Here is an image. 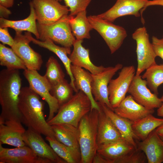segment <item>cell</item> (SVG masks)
Listing matches in <instances>:
<instances>
[{
  "mask_svg": "<svg viewBox=\"0 0 163 163\" xmlns=\"http://www.w3.org/2000/svg\"><path fill=\"white\" fill-rule=\"evenodd\" d=\"M46 139L56 154L66 163H81L79 149L66 145L50 137L46 136Z\"/></svg>",
  "mask_w": 163,
  "mask_h": 163,
  "instance_id": "29",
  "label": "cell"
},
{
  "mask_svg": "<svg viewBox=\"0 0 163 163\" xmlns=\"http://www.w3.org/2000/svg\"><path fill=\"white\" fill-rule=\"evenodd\" d=\"M93 29L102 37L109 47L111 54L120 47L127 36L123 27L98 17L97 15L88 16Z\"/></svg>",
  "mask_w": 163,
  "mask_h": 163,
  "instance_id": "6",
  "label": "cell"
},
{
  "mask_svg": "<svg viewBox=\"0 0 163 163\" xmlns=\"http://www.w3.org/2000/svg\"><path fill=\"white\" fill-rule=\"evenodd\" d=\"M56 139L66 145L80 149L78 127L67 124L51 125Z\"/></svg>",
  "mask_w": 163,
  "mask_h": 163,
  "instance_id": "27",
  "label": "cell"
},
{
  "mask_svg": "<svg viewBox=\"0 0 163 163\" xmlns=\"http://www.w3.org/2000/svg\"><path fill=\"white\" fill-rule=\"evenodd\" d=\"M137 149L123 138L98 148L97 153L106 163H118L125 155Z\"/></svg>",
  "mask_w": 163,
  "mask_h": 163,
  "instance_id": "18",
  "label": "cell"
},
{
  "mask_svg": "<svg viewBox=\"0 0 163 163\" xmlns=\"http://www.w3.org/2000/svg\"><path fill=\"white\" fill-rule=\"evenodd\" d=\"M123 67L122 64L118 63L114 66L106 67L105 70L100 73L92 74L91 91L95 100L97 102L105 104L113 110V109L109 99L108 87L113 77Z\"/></svg>",
  "mask_w": 163,
  "mask_h": 163,
  "instance_id": "11",
  "label": "cell"
},
{
  "mask_svg": "<svg viewBox=\"0 0 163 163\" xmlns=\"http://www.w3.org/2000/svg\"><path fill=\"white\" fill-rule=\"evenodd\" d=\"M136 41L137 66L135 75H139L151 66L156 64L157 57L145 27L137 28L132 35Z\"/></svg>",
  "mask_w": 163,
  "mask_h": 163,
  "instance_id": "7",
  "label": "cell"
},
{
  "mask_svg": "<svg viewBox=\"0 0 163 163\" xmlns=\"http://www.w3.org/2000/svg\"><path fill=\"white\" fill-rule=\"evenodd\" d=\"M0 65L9 70L27 69L23 61L11 48L0 44Z\"/></svg>",
  "mask_w": 163,
  "mask_h": 163,
  "instance_id": "31",
  "label": "cell"
},
{
  "mask_svg": "<svg viewBox=\"0 0 163 163\" xmlns=\"http://www.w3.org/2000/svg\"><path fill=\"white\" fill-rule=\"evenodd\" d=\"M100 110L95 109H91L82 118L78 124L81 163H92L97 153L98 116Z\"/></svg>",
  "mask_w": 163,
  "mask_h": 163,
  "instance_id": "3",
  "label": "cell"
},
{
  "mask_svg": "<svg viewBox=\"0 0 163 163\" xmlns=\"http://www.w3.org/2000/svg\"><path fill=\"white\" fill-rule=\"evenodd\" d=\"M0 41L3 44H7L11 47L14 43V39L10 34L8 27H0Z\"/></svg>",
  "mask_w": 163,
  "mask_h": 163,
  "instance_id": "37",
  "label": "cell"
},
{
  "mask_svg": "<svg viewBox=\"0 0 163 163\" xmlns=\"http://www.w3.org/2000/svg\"><path fill=\"white\" fill-rule=\"evenodd\" d=\"M83 40L76 39L73 46V49L69 58L72 65L88 70L92 74L100 73L106 67L102 66H97L91 61L89 56V50L82 45Z\"/></svg>",
  "mask_w": 163,
  "mask_h": 163,
  "instance_id": "23",
  "label": "cell"
},
{
  "mask_svg": "<svg viewBox=\"0 0 163 163\" xmlns=\"http://www.w3.org/2000/svg\"><path fill=\"white\" fill-rule=\"evenodd\" d=\"M156 131L163 140V123L155 129Z\"/></svg>",
  "mask_w": 163,
  "mask_h": 163,
  "instance_id": "42",
  "label": "cell"
},
{
  "mask_svg": "<svg viewBox=\"0 0 163 163\" xmlns=\"http://www.w3.org/2000/svg\"></svg>",
  "mask_w": 163,
  "mask_h": 163,
  "instance_id": "44",
  "label": "cell"
},
{
  "mask_svg": "<svg viewBox=\"0 0 163 163\" xmlns=\"http://www.w3.org/2000/svg\"><path fill=\"white\" fill-rule=\"evenodd\" d=\"M136 72L133 66L123 67L118 77L110 82L108 87L109 99L113 109L126 97Z\"/></svg>",
  "mask_w": 163,
  "mask_h": 163,
  "instance_id": "10",
  "label": "cell"
},
{
  "mask_svg": "<svg viewBox=\"0 0 163 163\" xmlns=\"http://www.w3.org/2000/svg\"><path fill=\"white\" fill-rule=\"evenodd\" d=\"M97 103L111 120L120 133L122 137L137 149L136 143L135 140L136 138L132 128L133 122L119 116L105 104Z\"/></svg>",
  "mask_w": 163,
  "mask_h": 163,
  "instance_id": "25",
  "label": "cell"
},
{
  "mask_svg": "<svg viewBox=\"0 0 163 163\" xmlns=\"http://www.w3.org/2000/svg\"><path fill=\"white\" fill-rule=\"evenodd\" d=\"M36 20L41 24H51L68 15L69 9L57 0H32Z\"/></svg>",
  "mask_w": 163,
  "mask_h": 163,
  "instance_id": "9",
  "label": "cell"
},
{
  "mask_svg": "<svg viewBox=\"0 0 163 163\" xmlns=\"http://www.w3.org/2000/svg\"><path fill=\"white\" fill-rule=\"evenodd\" d=\"M14 0H0V5L7 8L12 7Z\"/></svg>",
  "mask_w": 163,
  "mask_h": 163,
  "instance_id": "41",
  "label": "cell"
},
{
  "mask_svg": "<svg viewBox=\"0 0 163 163\" xmlns=\"http://www.w3.org/2000/svg\"><path fill=\"white\" fill-rule=\"evenodd\" d=\"M71 70L75 79V85L77 90L82 91L88 97L91 104V109H95L100 110V107L92 93V74L82 68L72 64Z\"/></svg>",
  "mask_w": 163,
  "mask_h": 163,
  "instance_id": "24",
  "label": "cell"
},
{
  "mask_svg": "<svg viewBox=\"0 0 163 163\" xmlns=\"http://www.w3.org/2000/svg\"><path fill=\"white\" fill-rule=\"evenodd\" d=\"M23 73L29 83V87L48 104L49 113L46 120L49 121L57 113L60 107L57 101L50 93L51 85L44 76L40 75L37 70L27 69Z\"/></svg>",
  "mask_w": 163,
  "mask_h": 163,
  "instance_id": "8",
  "label": "cell"
},
{
  "mask_svg": "<svg viewBox=\"0 0 163 163\" xmlns=\"http://www.w3.org/2000/svg\"><path fill=\"white\" fill-rule=\"evenodd\" d=\"M14 43L11 47L23 61L27 69L39 70L43 63L41 56L30 46L31 42L24 33L16 32Z\"/></svg>",
  "mask_w": 163,
  "mask_h": 163,
  "instance_id": "12",
  "label": "cell"
},
{
  "mask_svg": "<svg viewBox=\"0 0 163 163\" xmlns=\"http://www.w3.org/2000/svg\"></svg>",
  "mask_w": 163,
  "mask_h": 163,
  "instance_id": "45",
  "label": "cell"
},
{
  "mask_svg": "<svg viewBox=\"0 0 163 163\" xmlns=\"http://www.w3.org/2000/svg\"><path fill=\"white\" fill-rule=\"evenodd\" d=\"M152 43L156 56L160 57L163 61V38L159 39L153 36Z\"/></svg>",
  "mask_w": 163,
  "mask_h": 163,
  "instance_id": "38",
  "label": "cell"
},
{
  "mask_svg": "<svg viewBox=\"0 0 163 163\" xmlns=\"http://www.w3.org/2000/svg\"><path fill=\"white\" fill-rule=\"evenodd\" d=\"M137 149L145 154L149 163L163 162V140L154 130L144 140L136 143Z\"/></svg>",
  "mask_w": 163,
  "mask_h": 163,
  "instance_id": "19",
  "label": "cell"
},
{
  "mask_svg": "<svg viewBox=\"0 0 163 163\" xmlns=\"http://www.w3.org/2000/svg\"><path fill=\"white\" fill-rule=\"evenodd\" d=\"M99 107L97 139L98 148L123 138L111 120Z\"/></svg>",
  "mask_w": 163,
  "mask_h": 163,
  "instance_id": "22",
  "label": "cell"
},
{
  "mask_svg": "<svg viewBox=\"0 0 163 163\" xmlns=\"http://www.w3.org/2000/svg\"><path fill=\"white\" fill-rule=\"evenodd\" d=\"M18 108L20 120L28 128L56 139L51 126L45 119L43 102L29 87L21 88Z\"/></svg>",
  "mask_w": 163,
  "mask_h": 163,
  "instance_id": "1",
  "label": "cell"
},
{
  "mask_svg": "<svg viewBox=\"0 0 163 163\" xmlns=\"http://www.w3.org/2000/svg\"><path fill=\"white\" fill-rule=\"evenodd\" d=\"M7 8L0 5V18L6 19L11 14V11Z\"/></svg>",
  "mask_w": 163,
  "mask_h": 163,
  "instance_id": "39",
  "label": "cell"
},
{
  "mask_svg": "<svg viewBox=\"0 0 163 163\" xmlns=\"http://www.w3.org/2000/svg\"><path fill=\"white\" fill-rule=\"evenodd\" d=\"M63 1L66 5L69 8V16H75L79 13L86 10L91 0H57Z\"/></svg>",
  "mask_w": 163,
  "mask_h": 163,
  "instance_id": "35",
  "label": "cell"
},
{
  "mask_svg": "<svg viewBox=\"0 0 163 163\" xmlns=\"http://www.w3.org/2000/svg\"><path fill=\"white\" fill-rule=\"evenodd\" d=\"M74 91L70 83L64 78L57 84L51 86L50 93L57 101L60 107L72 98Z\"/></svg>",
  "mask_w": 163,
  "mask_h": 163,
  "instance_id": "33",
  "label": "cell"
},
{
  "mask_svg": "<svg viewBox=\"0 0 163 163\" xmlns=\"http://www.w3.org/2000/svg\"><path fill=\"white\" fill-rule=\"evenodd\" d=\"M24 33L33 43L48 50L58 56L63 64L66 72L70 78V84L73 88L74 92H78L75 86V79L71 70V62L69 57L68 56V55L71 54L70 48L57 46L50 39H47L44 41L39 40L33 37L31 33L28 32Z\"/></svg>",
  "mask_w": 163,
  "mask_h": 163,
  "instance_id": "21",
  "label": "cell"
},
{
  "mask_svg": "<svg viewBox=\"0 0 163 163\" xmlns=\"http://www.w3.org/2000/svg\"><path fill=\"white\" fill-rule=\"evenodd\" d=\"M30 12L29 16L21 20H10L3 18H0V27L11 28L16 32L27 31L33 34L36 39L39 40V34L37 31L34 10L32 3H29Z\"/></svg>",
  "mask_w": 163,
  "mask_h": 163,
  "instance_id": "26",
  "label": "cell"
},
{
  "mask_svg": "<svg viewBox=\"0 0 163 163\" xmlns=\"http://www.w3.org/2000/svg\"><path fill=\"white\" fill-rule=\"evenodd\" d=\"M146 157L143 152L137 149L125 155L119 163H143L145 162Z\"/></svg>",
  "mask_w": 163,
  "mask_h": 163,
  "instance_id": "36",
  "label": "cell"
},
{
  "mask_svg": "<svg viewBox=\"0 0 163 163\" xmlns=\"http://www.w3.org/2000/svg\"><path fill=\"white\" fill-rule=\"evenodd\" d=\"M0 162L3 163H52L37 155L27 145L13 149L5 148L0 144Z\"/></svg>",
  "mask_w": 163,
  "mask_h": 163,
  "instance_id": "16",
  "label": "cell"
},
{
  "mask_svg": "<svg viewBox=\"0 0 163 163\" xmlns=\"http://www.w3.org/2000/svg\"><path fill=\"white\" fill-rule=\"evenodd\" d=\"M113 111L119 116L133 122L152 114L154 109H149L137 102L130 95L122 101Z\"/></svg>",
  "mask_w": 163,
  "mask_h": 163,
  "instance_id": "20",
  "label": "cell"
},
{
  "mask_svg": "<svg viewBox=\"0 0 163 163\" xmlns=\"http://www.w3.org/2000/svg\"><path fill=\"white\" fill-rule=\"evenodd\" d=\"M21 78L18 70L3 69L0 72V122L19 119L18 108Z\"/></svg>",
  "mask_w": 163,
  "mask_h": 163,
  "instance_id": "2",
  "label": "cell"
},
{
  "mask_svg": "<svg viewBox=\"0 0 163 163\" xmlns=\"http://www.w3.org/2000/svg\"><path fill=\"white\" fill-rule=\"evenodd\" d=\"M141 76L146 80L150 90L158 95V88L163 84V64H156L151 66L145 70Z\"/></svg>",
  "mask_w": 163,
  "mask_h": 163,
  "instance_id": "32",
  "label": "cell"
},
{
  "mask_svg": "<svg viewBox=\"0 0 163 163\" xmlns=\"http://www.w3.org/2000/svg\"><path fill=\"white\" fill-rule=\"evenodd\" d=\"M163 123V119L157 118L151 114L133 122L132 128L136 139L142 141Z\"/></svg>",
  "mask_w": 163,
  "mask_h": 163,
  "instance_id": "28",
  "label": "cell"
},
{
  "mask_svg": "<svg viewBox=\"0 0 163 163\" xmlns=\"http://www.w3.org/2000/svg\"><path fill=\"white\" fill-rule=\"evenodd\" d=\"M91 109L90 99L83 92L79 91L69 101L60 107L56 114L47 122L51 126L67 124L78 127L81 119Z\"/></svg>",
  "mask_w": 163,
  "mask_h": 163,
  "instance_id": "4",
  "label": "cell"
},
{
  "mask_svg": "<svg viewBox=\"0 0 163 163\" xmlns=\"http://www.w3.org/2000/svg\"><path fill=\"white\" fill-rule=\"evenodd\" d=\"M46 71L44 75L51 86L62 80L65 75L58 61L53 56H50L46 64Z\"/></svg>",
  "mask_w": 163,
  "mask_h": 163,
  "instance_id": "34",
  "label": "cell"
},
{
  "mask_svg": "<svg viewBox=\"0 0 163 163\" xmlns=\"http://www.w3.org/2000/svg\"><path fill=\"white\" fill-rule=\"evenodd\" d=\"M161 98L162 103L161 106L158 108L157 114L158 116L163 117V95Z\"/></svg>",
  "mask_w": 163,
  "mask_h": 163,
  "instance_id": "43",
  "label": "cell"
},
{
  "mask_svg": "<svg viewBox=\"0 0 163 163\" xmlns=\"http://www.w3.org/2000/svg\"><path fill=\"white\" fill-rule=\"evenodd\" d=\"M26 130L19 119L0 122V144H6L16 147L26 145L23 140Z\"/></svg>",
  "mask_w": 163,
  "mask_h": 163,
  "instance_id": "17",
  "label": "cell"
},
{
  "mask_svg": "<svg viewBox=\"0 0 163 163\" xmlns=\"http://www.w3.org/2000/svg\"><path fill=\"white\" fill-rule=\"evenodd\" d=\"M152 5H160L163 6V0H148L145 5L144 10L148 6Z\"/></svg>",
  "mask_w": 163,
  "mask_h": 163,
  "instance_id": "40",
  "label": "cell"
},
{
  "mask_svg": "<svg viewBox=\"0 0 163 163\" xmlns=\"http://www.w3.org/2000/svg\"><path fill=\"white\" fill-rule=\"evenodd\" d=\"M69 16V24L76 39L90 38V32L93 29L87 16L86 10L79 13L75 17Z\"/></svg>",
  "mask_w": 163,
  "mask_h": 163,
  "instance_id": "30",
  "label": "cell"
},
{
  "mask_svg": "<svg viewBox=\"0 0 163 163\" xmlns=\"http://www.w3.org/2000/svg\"><path fill=\"white\" fill-rule=\"evenodd\" d=\"M23 140L26 145L39 157L48 160L52 163H66L56 154L38 132L28 128L24 136Z\"/></svg>",
  "mask_w": 163,
  "mask_h": 163,
  "instance_id": "15",
  "label": "cell"
},
{
  "mask_svg": "<svg viewBox=\"0 0 163 163\" xmlns=\"http://www.w3.org/2000/svg\"><path fill=\"white\" fill-rule=\"evenodd\" d=\"M148 0H117L114 5L105 12L97 15L98 17L113 22L117 18L126 15L139 17L140 11L144 10Z\"/></svg>",
  "mask_w": 163,
  "mask_h": 163,
  "instance_id": "14",
  "label": "cell"
},
{
  "mask_svg": "<svg viewBox=\"0 0 163 163\" xmlns=\"http://www.w3.org/2000/svg\"><path fill=\"white\" fill-rule=\"evenodd\" d=\"M69 17L68 15L50 24H41L37 23L39 39L44 41L50 39L63 46L71 48L76 39L72 33Z\"/></svg>",
  "mask_w": 163,
  "mask_h": 163,
  "instance_id": "5",
  "label": "cell"
},
{
  "mask_svg": "<svg viewBox=\"0 0 163 163\" xmlns=\"http://www.w3.org/2000/svg\"><path fill=\"white\" fill-rule=\"evenodd\" d=\"M145 80L141 75L134 77L128 93L138 103L149 109L158 108L162 104L161 98L158 95L152 93L147 87Z\"/></svg>",
  "mask_w": 163,
  "mask_h": 163,
  "instance_id": "13",
  "label": "cell"
}]
</instances>
